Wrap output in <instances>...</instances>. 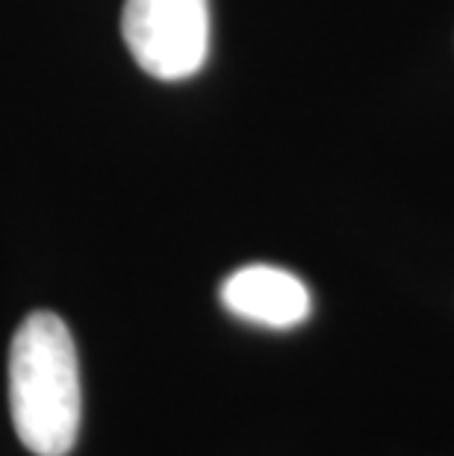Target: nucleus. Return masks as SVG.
Masks as SVG:
<instances>
[{
  "label": "nucleus",
  "instance_id": "1",
  "mask_svg": "<svg viewBox=\"0 0 454 456\" xmlns=\"http://www.w3.org/2000/svg\"><path fill=\"white\" fill-rule=\"evenodd\" d=\"M9 412L21 444L36 456H65L80 430V365L69 327L33 313L9 347Z\"/></svg>",
  "mask_w": 454,
  "mask_h": 456
},
{
  "label": "nucleus",
  "instance_id": "2",
  "mask_svg": "<svg viewBox=\"0 0 454 456\" xmlns=\"http://www.w3.org/2000/svg\"><path fill=\"white\" fill-rule=\"evenodd\" d=\"M121 33L144 74L186 80L210 53V0H128Z\"/></svg>",
  "mask_w": 454,
  "mask_h": 456
},
{
  "label": "nucleus",
  "instance_id": "3",
  "mask_svg": "<svg viewBox=\"0 0 454 456\" xmlns=\"http://www.w3.org/2000/svg\"><path fill=\"white\" fill-rule=\"evenodd\" d=\"M221 304L251 324L293 330L313 313L310 289L293 271L275 265H245L221 283Z\"/></svg>",
  "mask_w": 454,
  "mask_h": 456
}]
</instances>
